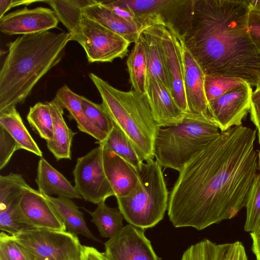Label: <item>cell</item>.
Instances as JSON below:
<instances>
[{
  "label": "cell",
  "instance_id": "obj_37",
  "mask_svg": "<svg viewBox=\"0 0 260 260\" xmlns=\"http://www.w3.org/2000/svg\"><path fill=\"white\" fill-rule=\"evenodd\" d=\"M20 147L10 135L0 126V169L2 170L8 164L15 152Z\"/></svg>",
  "mask_w": 260,
  "mask_h": 260
},
{
  "label": "cell",
  "instance_id": "obj_15",
  "mask_svg": "<svg viewBox=\"0 0 260 260\" xmlns=\"http://www.w3.org/2000/svg\"><path fill=\"white\" fill-rule=\"evenodd\" d=\"M59 20L55 12L39 7L18 10L0 19V30L7 35L39 33L57 27Z\"/></svg>",
  "mask_w": 260,
  "mask_h": 260
},
{
  "label": "cell",
  "instance_id": "obj_7",
  "mask_svg": "<svg viewBox=\"0 0 260 260\" xmlns=\"http://www.w3.org/2000/svg\"><path fill=\"white\" fill-rule=\"evenodd\" d=\"M32 260H81L82 245L69 232L28 226L13 236Z\"/></svg>",
  "mask_w": 260,
  "mask_h": 260
},
{
  "label": "cell",
  "instance_id": "obj_9",
  "mask_svg": "<svg viewBox=\"0 0 260 260\" xmlns=\"http://www.w3.org/2000/svg\"><path fill=\"white\" fill-rule=\"evenodd\" d=\"M119 1L149 26L158 24L171 26L182 36L187 26L194 0Z\"/></svg>",
  "mask_w": 260,
  "mask_h": 260
},
{
  "label": "cell",
  "instance_id": "obj_29",
  "mask_svg": "<svg viewBox=\"0 0 260 260\" xmlns=\"http://www.w3.org/2000/svg\"><path fill=\"white\" fill-rule=\"evenodd\" d=\"M83 209L91 215V221L96 225L102 237L111 238L123 227L124 217L121 211L108 206L105 201L99 203L93 211Z\"/></svg>",
  "mask_w": 260,
  "mask_h": 260
},
{
  "label": "cell",
  "instance_id": "obj_22",
  "mask_svg": "<svg viewBox=\"0 0 260 260\" xmlns=\"http://www.w3.org/2000/svg\"><path fill=\"white\" fill-rule=\"evenodd\" d=\"M83 15L119 35L130 43L138 41L141 32L110 8L95 2L83 10Z\"/></svg>",
  "mask_w": 260,
  "mask_h": 260
},
{
  "label": "cell",
  "instance_id": "obj_12",
  "mask_svg": "<svg viewBox=\"0 0 260 260\" xmlns=\"http://www.w3.org/2000/svg\"><path fill=\"white\" fill-rule=\"evenodd\" d=\"M252 92L245 83L208 103L209 114L221 132L242 125L250 110Z\"/></svg>",
  "mask_w": 260,
  "mask_h": 260
},
{
  "label": "cell",
  "instance_id": "obj_14",
  "mask_svg": "<svg viewBox=\"0 0 260 260\" xmlns=\"http://www.w3.org/2000/svg\"><path fill=\"white\" fill-rule=\"evenodd\" d=\"M22 223L26 226L66 231L51 203L39 190L25 186L18 205Z\"/></svg>",
  "mask_w": 260,
  "mask_h": 260
},
{
  "label": "cell",
  "instance_id": "obj_24",
  "mask_svg": "<svg viewBox=\"0 0 260 260\" xmlns=\"http://www.w3.org/2000/svg\"><path fill=\"white\" fill-rule=\"evenodd\" d=\"M55 98L60 105L69 113V117L74 119L79 129L87 134L98 140L96 143H102L108 135L99 129L87 118L81 103V95L72 91L67 85L59 88Z\"/></svg>",
  "mask_w": 260,
  "mask_h": 260
},
{
  "label": "cell",
  "instance_id": "obj_18",
  "mask_svg": "<svg viewBox=\"0 0 260 260\" xmlns=\"http://www.w3.org/2000/svg\"><path fill=\"white\" fill-rule=\"evenodd\" d=\"M99 144L102 146L104 169L114 196L116 198L125 196L138 181V171L106 145Z\"/></svg>",
  "mask_w": 260,
  "mask_h": 260
},
{
  "label": "cell",
  "instance_id": "obj_10",
  "mask_svg": "<svg viewBox=\"0 0 260 260\" xmlns=\"http://www.w3.org/2000/svg\"><path fill=\"white\" fill-rule=\"evenodd\" d=\"M73 173L75 188L85 201L98 205L114 196L105 173L101 145L78 157Z\"/></svg>",
  "mask_w": 260,
  "mask_h": 260
},
{
  "label": "cell",
  "instance_id": "obj_33",
  "mask_svg": "<svg viewBox=\"0 0 260 260\" xmlns=\"http://www.w3.org/2000/svg\"><path fill=\"white\" fill-rule=\"evenodd\" d=\"M245 83L237 78L205 75L204 90L208 104Z\"/></svg>",
  "mask_w": 260,
  "mask_h": 260
},
{
  "label": "cell",
  "instance_id": "obj_40",
  "mask_svg": "<svg viewBox=\"0 0 260 260\" xmlns=\"http://www.w3.org/2000/svg\"><path fill=\"white\" fill-rule=\"evenodd\" d=\"M249 112L251 120L260 133V100H251Z\"/></svg>",
  "mask_w": 260,
  "mask_h": 260
},
{
  "label": "cell",
  "instance_id": "obj_21",
  "mask_svg": "<svg viewBox=\"0 0 260 260\" xmlns=\"http://www.w3.org/2000/svg\"><path fill=\"white\" fill-rule=\"evenodd\" d=\"M139 39L145 49L149 79L157 81L169 88L157 24L143 30Z\"/></svg>",
  "mask_w": 260,
  "mask_h": 260
},
{
  "label": "cell",
  "instance_id": "obj_3",
  "mask_svg": "<svg viewBox=\"0 0 260 260\" xmlns=\"http://www.w3.org/2000/svg\"><path fill=\"white\" fill-rule=\"evenodd\" d=\"M68 32L23 35L11 42L0 71V113L24 102L30 91L62 58Z\"/></svg>",
  "mask_w": 260,
  "mask_h": 260
},
{
  "label": "cell",
  "instance_id": "obj_34",
  "mask_svg": "<svg viewBox=\"0 0 260 260\" xmlns=\"http://www.w3.org/2000/svg\"><path fill=\"white\" fill-rule=\"evenodd\" d=\"M246 217L244 229L253 232L260 220V173L257 174L250 188L245 206Z\"/></svg>",
  "mask_w": 260,
  "mask_h": 260
},
{
  "label": "cell",
  "instance_id": "obj_41",
  "mask_svg": "<svg viewBox=\"0 0 260 260\" xmlns=\"http://www.w3.org/2000/svg\"><path fill=\"white\" fill-rule=\"evenodd\" d=\"M32 3L31 1H15V0H1L0 1V19L5 13L11 8L22 5H29Z\"/></svg>",
  "mask_w": 260,
  "mask_h": 260
},
{
  "label": "cell",
  "instance_id": "obj_16",
  "mask_svg": "<svg viewBox=\"0 0 260 260\" xmlns=\"http://www.w3.org/2000/svg\"><path fill=\"white\" fill-rule=\"evenodd\" d=\"M182 52L184 87L188 112L210 116L204 90L205 75L182 40Z\"/></svg>",
  "mask_w": 260,
  "mask_h": 260
},
{
  "label": "cell",
  "instance_id": "obj_32",
  "mask_svg": "<svg viewBox=\"0 0 260 260\" xmlns=\"http://www.w3.org/2000/svg\"><path fill=\"white\" fill-rule=\"evenodd\" d=\"M27 120L32 129L46 142L53 138L52 117L48 104L39 102L30 107Z\"/></svg>",
  "mask_w": 260,
  "mask_h": 260
},
{
  "label": "cell",
  "instance_id": "obj_17",
  "mask_svg": "<svg viewBox=\"0 0 260 260\" xmlns=\"http://www.w3.org/2000/svg\"><path fill=\"white\" fill-rule=\"evenodd\" d=\"M146 96L158 127L175 125L183 119L185 113L176 103L169 88L162 83L149 79Z\"/></svg>",
  "mask_w": 260,
  "mask_h": 260
},
{
  "label": "cell",
  "instance_id": "obj_26",
  "mask_svg": "<svg viewBox=\"0 0 260 260\" xmlns=\"http://www.w3.org/2000/svg\"><path fill=\"white\" fill-rule=\"evenodd\" d=\"M48 4L55 12L59 21L71 35V41L76 40L80 30L84 8L94 0L41 1Z\"/></svg>",
  "mask_w": 260,
  "mask_h": 260
},
{
  "label": "cell",
  "instance_id": "obj_1",
  "mask_svg": "<svg viewBox=\"0 0 260 260\" xmlns=\"http://www.w3.org/2000/svg\"><path fill=\"white\" fill-rule=\"evenodd\" d=\"M256 130L231 127L197 151L179 171L168 214L176 228L203 230L236 217L257 175Z\"/></svg>",
  "mask_w": 260,
  "mask_h": 260
},
{
  "label": "cell",
  "instance_id": "obj_4",
  "mask_svg": "<svg viewBox=\"0 0 260 260\" xmlns=\"http://www.w3.org/2000/svg\"><path fill=\"white\" fill-rule=\"evenodd\" d=\"M89 76L112 122L126 135L144 161L154 159V142L158 126L146 96L132 89L119 90L93 73Z\"/></svg>",
  "mask_w": 260,
  "mask_h": 260
},
{
  "label": "cell",
  "instance_id": "obj_6",
  "mask_svg": "<svg viewBox=\"0 0 260 260\" xmlns=\"http://www.w3.org/2000/svg\"><path fill=\"white\" fill-rule=\"evenodd\" d=\"M138 172L139 179L135 187L128 194L116 199L126 221L145 231L163 219L169 193L162 167L155 160L144 161Z\"/></svg>",
  "mask_w": 260,
  "mask_h": 260
},
{
  "label": "cell",
  "instance_id": "obj_5",
  "mask_svg": "<svg viewBox=\"0 0 260 260\" xmlns=\"http://www.w3.org/2000/svg\"><path fill=\"white\" fill-rule=\"evenodd\" d=\"M221 133L209 116L187 112L178 124L158 127L154 156L162 168L178 172L200 149Z\"/></svg>",
  "mask_w": 260,
  "mask_h": 260
},
{
  "label": "cell",
  "instance_id": "obj_11",
  "mask_svg": "<svg viewBox=\"0 0 260 260\" xmlns=\"http://www.w3.org/2000/svg\"><path fill=\"white\" fill-rule=\"evenodd\" d=\"M167 76L171 93L178 106L185 113L188 109L184 92L182 40L173 27L158 24Z\"/></svg>",
  "mask_w": 260,
  "mask_h": 260
},
{
  "label": "cell",
  "instance_id": "obj_23",
  "mask_svg": "<svg viewBox=\"0 0 260 260\" xmlns=\"http://www.w3.org/2000/svg\"><path fill=\"white\" fill-rule=\"evenodd\" d=\"M47 103L50 107L53 126V138L47 142V147L57 160L71 159L72 142L76 133L67 125L63 116V108L56 98Z\"/></svg>",
  "mask_w": 260,
  "mask_h": 260
},
{
  "label": "cell",
  "instance_id": "obj_43",
  "mask_svg": "<svg viewBox=\"0 0 260 260\" xmlns=\"http://www.w3.org/2000/svg\"><path fill=\"white\" fill-rule=\"evenodd\" d=\"M251 10L260 14V0H246Z\"/></svg>",
  "mask_w": 260,
  "mask_h": 260
},
{
  "label": "cell",
  "instance_id": "obj_27",
  "mask_svg": "<svg viewBox=\"0 0 260 260\" xmlns=\"http://www.w3.org/2000/svg\"><path fill=\"white\" fill-rule=\"evenodd\" d=\"M0 126L5 128L24 149L42 157L43 153L28 131L16 107L0 113Z\"/></svg>",
  "mask_w": 260,
  "mask_h": 260
},
{
  "label": "cell",
  "instance_id": "obj_8",
  "mask_svg": "<svg viewBox=\"0 0 260 260\" xmlns=\"http://www.w3.org/2000/svg\"><path fill=\"white\" fill-rule=\"evenodd\" d=\"M76 41L83 48L89 62H112L127 55L131 44L119 35L83 16Z\"/></svg>",
  "mask_w": 260,
  "mask_h": 260
},
{
  "label": "cell",
  "instance_id": "obj_31",
  "mask_svg": "<svg viewBox=\"0 0 260 260\" xmlns=\"http://www.w3.org/2000/svg\"><path fill=\"white\" fill-rule=\"evenodd\" d=\"M28 184L17 173L0 176V209L18 206L24 188Z\"/></svg>",
  "mask_w": 260,
  "mask_h": 260
},
{
  "label": "cell",
  "instance_id": "obj_38",
  "mask_svg": "<svg viewBox=\"0 0 260 260\" xmlns=\"http://www.w3.org/2000/svg\"><path fill=\"white\" fill-rule=\"evenodd\" d=\"M248 26L251 39L260 51V14L251 9L249 14Z\"/></svg>",
  "mask_w": 260,
  "mask_h": 260
},
{
  "label": "cell",
  "instance_id": "obj_42",
  "mask_svg": "<svg viewBox=\"0 0 260 260\" xmlns=\"http://www.w3.org/2000/svg\"><path fill=\"white\" fill-rule=\"evenodd\" d=\"M252 244V250L256 260H260V220L255 230L250 233Z\"/></svg>",
  "mask_w": 260,
  "mask_h": 260
},
{
  "label": "cell",
  "instance_id": "obj_13",
  "mask_svg": "<svg viewBox=\"0 0 260 260\" xmlns=\"http://www.w3.org/2000/svg\"><path fill=\"white\" fill-rule=\"evenodd\" d=\"M108 260H161L155 253L144 230L127 224L105 243Z\"/></svg>",
  "mask_w": 260,
  "mask_h": 260
},
{
  "label": "cell",
  "instance_id": "obj_35",
  "mask_svg": "<svg viewBox=\"0 0 260 260\" xmlns=\"http://www.w3.org/2000/svg\"><path fill=\"white\" fill-rule=\"evenodd\" d=\"M81 103L83 111L89 120L99 129L105 134L111 132L113 122L101 104H98L81 96Z\"/></svg>",
  "mask_w": 260,
  "mask_h": 260
},
{
  "label": "cell",
  "instance_id": "obj_20",
  "mask_svg": "<svg viewBox=\"0 0 260 260\" xmlns=\"http://www.w3.org/2000/svg\"><path fill=\"white\" fill-rule=\"evenodd\" d=\"M36 182L43 195L82 199L75 186L43 157L38 162Z\"/></svg>",
  "mask_w": 260,
  "mask_h": 260
},
{
  "label": "cell",
  "instance_id": "obj_2",
  "mask_svg": "<svg viewBox=\"0 0 260 260\" xmlns=\"http://www.w3.org/2000/svg\"><path fill=\"white\" fill-rule=\"evenodd\" d=\"M250 10L246 1L194 0L181 37L205 75L260 84V51L248 30Z\"/></svg>",
  "mask_w": 260,
  "mask_h": 260
},
{
  "label": "cell",
  "instance_id": "obj_25",
  "mask_svg": "<svg viewBox=\"0 0 260 260\" xmlns=\"http://www.w3.org/2000/svg\"><path fill=\"white\" fill-rule=\"evenodd\" d=\"M44 196L53 205L68 232L77 236L82 235L94 241L101 242L90 232L84 219L83 213L71 199Z\"/></svg>",
  "mask_w": 260,
  "mask_h": 260
},
{
  "label": "cell",
  "instance_id": "obj_28",
  "mask_svg": "<svg viewBox=\"0 0 260 260\" xmlns=\"http://www.w3.org/2000/svg\"><path fill=\"white\" fill-rule=\"evenodd\" d=\"M126 65L132 89L146 95L149 77L145 49L139 39L134 43L127 59Z\"/></svg>",
  "mask_w": 260,
  "mask_h": 260
},
{
  "label": "cell",
  "instance_id": "obj_45",
  "mask_svg": "<svg viewBox=\"0 0 260 260\" xmlns=\"http://www.w3.org/2000/svg\"><path fill=\"white\" fill-rule=\"evenodd\" d=\"M258 142L260 146V133H258ZM258 166L260 170V150L258 153Z\"/></svg>",
  "mask_w": 260,
  "mask_h": 260
},
{
  "label": "cell",
  "instance_id": "obj_30",
  "mask_svg": "<svg viewBox=\"0 0 260 260\" xmlns=\"http://www.w3.org/2000/svg\"><path fill=\"white\" fill-rule=\"evenodd\" d=\"M98 143L106 145L137 171L144 161L126 135L114 123L106 139L102 143Z\"/></svg>",
  "mask_w": 260,
  "mask_h": 260
},
{
  "label": "cell",
  "instance_id": "obj_44",
  "mask_svg": "<svg viewBox=\"0 0 260 260\" xmlns=\"http://www.w3.org/2000/svg\"><path fill=\"white\" fill-rule=\"evenodd\" d=\"M251 100H260V84L257 85L256 89L252 92Z\"/></svg>",
  "mask_w": 260,
  "mask_h": 260
},
{
  "label": "cell",
  "instance_id": "obj_36",
  "mask_svg": "<svg viewBox=\"0 0 260 260\" xmlns=\"http://www.w3.org/2000/svg\"><path fill=\"white\" fill-rule=\"evenodd\" d=\"M0 260H32L27 251L13 236L1 232L0 234Z\"/></svg>",
  "mask_w": 260,
  "mask_h": 260
},
{
  "label": "cell",
  "instance_id": "obj_39",
  "mask_svg": "<svg viewBox=\"0 0 260 260\" xmlns=\"http://www.w3.org/2000/svg\"><path fill=\"white\" fill-rule=\"evenodd\" d=\"M81 260H108L104 252L93 247L82 245Z\"/></svg>",
  "mask_w": 260,
  "mask_h": 260
},
{
  "label": "cell",
  "instance_id": "obj_19",
  "mask_svg": "<svg viewBox=\"0 0 260 260\" xmlns=\"http://www.w3.org/2000/svg\"><path fill=\"white\" fill-rule=\"evenodd\" d=\"M181 260H248L242 243L216 244L204 239L191 245Z\"/></svg>",
  "mask_w": 260,
  "mask_h": 260
}]
</instances>
